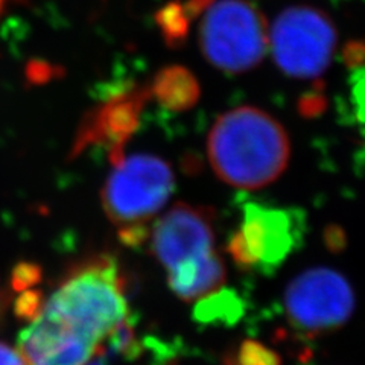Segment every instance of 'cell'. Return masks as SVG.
<instances>
[{
  "label": "cell",
  "mask_w": 365,
  "mask_h": 365,
  "mask_svg": "<svg viewBox=\"0 0 365 365\" xmlns=\"http://www.w3.org/2000/svg\"><path fill=\"white\" fill-rule=\"evenodd\" d=\"M127 280L108 255L67 271L28 318L19 350L28 365H91L110 349L134 341L128 326Z\"/></svg>",
  "instance_id": "6da1fadb"
},
{
  "label": "cell",
  "mask_w": 365,
  "mask_h": 365,
  "mask_svg": "<svg viewBox=\"0 0 365 365\" xmlns=\"http://www.w3.org/2000/svg\"><path fill=\"white\" fill-rule=\"evenodd\" d=\"M209 162L224 182L260 189L288 168L291 142L283 125L255 107H239L216 119L207 139Z\"/></svg>",
  "instance_id": "7a4b0ae2"
},
{
  "label": "cell",
  "mask_w": 365,
  "mask_h": 365,
  "mask_svg": "<svg viewBox=\"0 0 365 365\" xmlns=\"http://www.w3.org/2000/svg\"><path fill=\"white\" fill-rule=\"evenodd\" d=\"M213 222V210L178 202L150 228L146 244L166 269L170 289L182 302L207 299L225 283V264L215 248Z\"/></svg>",
  "instance_id": "3957f363"
},
{
  "label": "cell",
  "mask_w": 365,
  "mask_h": 365,
  "mask_svg": "<svg viewBox=\"0 0 365 365\" xmlns=\"http://www.w3.org/2000/svg\"><path fill=\"white\" fill-rule=\"evenodd\" d=\"M113 166L101 192L102 207L122 242L139 247L174 190V170L163 158L150 154L122 155Z\"/></svg>",
  "instance_id": "277c9868"
},
{
  "label": "cell",
  "mask_w": 365,
  "mask_h": 365,
  "mask_svg": "<svg viewBox=\"0 0 365 365\" xmlns=\"http://www.w3.org/2000/svg\"><path fill=\"white\" fill-rule=\"evenodd\" d=\"M200 28L205 58L227 73H244L265 58L269 32L265 17L247 0H210Z\"/></svg>",
  "instance_id": "5b68a950"
},
{
  "label": "cell",
  "mask_w": 365,
  "mask_h": 365,
  "mask_svg": "<svg viewBox=\"0 0 365 365\" xmlns=\"http://www.w3.org/2000/svg\"><path fill=\"white\" fill-rule=\"evenodd\" d=\"M336 29L327 14L317 8L291 6L272 23L269 46L274 60L294 78L322 75L332 58Z\"/></svg>",
  "instance_id": "8992f818"
},
{
  "label": "cell",
  "mask_w": 365,
  "mask_h": 365,
  "mask_svg": "<svg viewBox=\"0 0 365 365\" xmlns=\"http://www.w3.org/2000/svg\"><path fill=\"white\" fill-rule=\"evenodd\" d=\"M283 303L292 327L317 336L334 332L349 322L355 309V294L335 269L312 268L288 284Z\"/></svg>",
  "instance_id": "52a82bcc"
},
{
  "label": "cell",
  "mask_w": 365,
  "mask_h": 365,
  "mask_svg": "<svg viewBox=\"0 0 365 365\" xmlns=\"http://www.w3.org/2000/svg\"><path fill=\"white\" fill-rule=\"evenodd\" d=\"M299 236L292 212L247 204L244 221L228 242V253L241 269L269 272L292 253Z\"/></svg>",
  "instance_id": "ba28073f"
},
{
  "label": "cell",
  "mask_w": 365,
  "mask_h": 365,
  "mask_svg": "<svg viewBox=\"0 0 365 365\" xmlns=\"http://www.w3.org/2000/svg\"><path fill=\"white\" fill-rule=\"evenodd\" d=\"M150 95L151 90L122 93L90 113L81 130L78 131L73 154H79L93 143H104L110 146L111 163H116L123 155L122 146L134 133L145 99Z\"/></svg>",
  "instance_id": "9c48e42d"
},
{
  "label": "cell",
  "mask_w": 365,
  "mask_h": 365,
  "mask_svg": "<svg viewBox=\"0 0 365 365\" xmlns=\"http://www.w3.org/2000/svg\"><path fill=\"white\" fill-rule=\"evenodd\" d=\"M151 93L170 110H189L200 98V86L185 67H168L155 76Z\"/></svg>",
  "instance_id": "30bf717a"
},
{
  "label": "cell",
  "mask_w": 365,
  "mask_h": 365,
  "mask_svg": "<svg viewBox=\"0 0 365 365\" xmlns=\"http://www.w3.org/2000/svg\"><path fill=\"white\" fill-rule=\"evenodd\" d=\"M225 365H282V359L277 351L262 344L260 341L245 339L228 353Z\"/></svg>",
  "instance_id": "8fae6325"
},
{
  "label": "cell",
  "mask_w": 365,
  "mask_h": 365,
  "mask_svg": "<svg viewBox=\"0 0 365 365\" xmlns=\"http://www.w3.org/2000/svg\"><path fill=\"white\" fill-rule=\"evenodd\" d=\"M189 13L180 4H169L157 14L158 26L169 44H178L187 36Z\"/></svg>",
  "instance_id": "7c38bea8"
},
{
  "label": "cell",
  "mask_w": 365,
  "mask_h": 365,
  "mask_svg": "<svg viewBox=\"0 0 365 365\" xmlns=\"http://www.w3.org/2000/svg\"><path fill=\"white\" fill-rule=\"evenodd\" d=\"M0 365H28V364L19 349L6 344L5 341H0Z\"/></svg>",
  "instance_id": "4fadbf2b"
},
{
  "label": "cell",
  "mask_w": 365,
  "mask_h": 365,
  "mask_svg": "<svg viewBox=\"0 0 365 365\" xmlns=\"http://www.w3.org/2000/svg\"><path fill=\"white\" fill-rule=\"evenodd\" d=\"M353 93H355V99H356L358 111L361 114V118L365 119V76L359 79Z\"/></svg>",
  "instance_id": "5bb4252c"
},
{
  "label": "cell",
  "mask_w": 365,
  "mask_h": 365,
  "mask_svg": "<svg viewBox=\"0 0 365 365\" xmlns=\"http://www.w3.org/2000/svg\"><path fill=\"white\" fill-rule=\"evenodd\" d=\"M4 307H5V294H4L2 283H0V315L4 312Z\"/></svg>",
  "instance_id": "9a60e30c"
},
{
  "label": "cell",
  "mask_w": 365,
  "mask_h": 365,
  "mask_svg": "<svg viewBox=\"0 0 365 365\" xmlns=\"http://www.w3.org/2000/svg\"><path fill=\"white\" fill-rule=\"evenodd\" d=\"M5 2H6V0H0V16H2V11H4V6H5Z\"/></svg>",
  "instance_id": "2e32d148"
}]
</instances>
